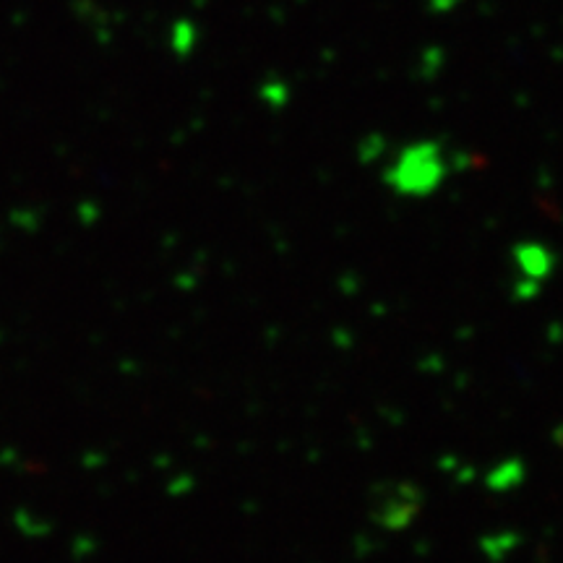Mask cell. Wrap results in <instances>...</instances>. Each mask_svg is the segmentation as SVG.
I'll use <instances>...</instances> for the list:
<instances>
[{
	"label": "cell",
	"instance_id": "6da1fadb",
	"mask_svg": "<svg viewBox=\"0 0 563 563\" xmlns=\"http://www.w3.org/2000/svg\"><path fill=\"white\" fill-rule=\"evenodd\" d=\"M517 262L522 266L527 277L543 279L545 274L551 272V256H548L545 249H538V245H525V249H519Z\"/></svg>",
	"mask_w": 563,
	"mask_h": 563
}]
</instances>
